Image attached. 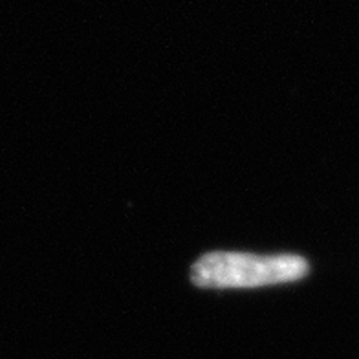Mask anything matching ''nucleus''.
<instances>
[{"label": "nucleus", "mask_w": 359, "mask_h": 359, "mask_svg": "<svg viewBox=\"0 0 359 359\" xmlns=\"http://www.w3.org/2000/svg\"><path fill=\"white\" fill-rule=\"evenodd\" d=\"M308 275V262L299 255H253L238 251H213L200 257L191 268L198 288H259L293 283Z\"/></svg>", "instance_id": "1"}]
</instances>
